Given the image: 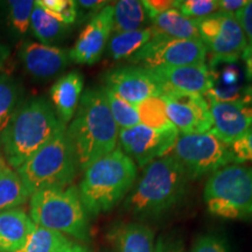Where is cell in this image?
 <instances>
[{
	"mask_svg": "<svg viewBox=\"0 0 252 252\" xmlns=\"http://www.w3.org/2000/svg\"><path fill=\"white\" fill-rule=\"evenodd\" d=\"M235 17L243 28L249 42H252V0H248V4L237 12Z\"/></svg>",
	"mask_w": 252,
	"mask_h": 252,
	"instance_id": "obj_37",
	"label": "cell"
},
{
	"mask_svg": "<svg viewBox=\"0 0 252 252\" xmlns=\"http://www.w3.org/2000/svg\"><path fill=\"white\" fill-rule=\"evenodd\" d=\"M208 102L213 118L209 133L224 144H232L252 128V96L226 102Z\"/></svg>",
	"mask_w": 252,
	"mask_h": 252,
	"instance_id": "obj_14",
	"label": "cell"
},
{
	"mask_svg": "<svg viewBox=\"0 0 252 252\" xmlns=\"http://www.w3.org/2000/svg\"><path fill=\"white\" fill-rule=\"evenodd\" d=\"M118 132L103 88L87 89L67 127L78 168L84 172L91 163L117 149Z\"/></svg>",
	"mask_w": 252,
	"mask_h": 252,
	"instance_id": "obj_2",
	"label": "cell"
},
{
	"mask_svg": "<svg viewBox=\"0 0 252 252\" xmlns=\"http://www.w3.org/2000/svg\"><path fill=\"white\" fill-rule=\"evenodd\" d=\"M35 223L19 208L0 212V252H18L26 243Z\"/></svg>",
	"mask_w": 252,
	"mask_h": 252,
	"instance_id": "obj_19",
	"label": "cell"
},
{
	"mask_svg": "<svg viewBox=\"0 0 252 252\" xmlns=\"http://www.w3.org/2000/svg\"><path fill=\"white\" fill-rule=\"evenodd\" d=\"M56 252H90V251L89 249L84 247V245L69 241L67 244L63 245V247L61 249H59Z\"/></svg>",
	"mask_w": 252,
	"mask_h": 252,
	"instance_id": "obj_41",
	"label": "cell"
},
{
	"mask_svg": "<svg viewBox=\"0 0 252 252\" xmlns=\"http://www.w3.org/2000/svg\"><path fill=\"white\" fill-rule=\"evenodd\" d=\"M24 88L17 78L0 74V134L23 104Z\"/></svg>",
	"mask_w": 252,
	"mask_h": 252,
	"instance_id": "obj_24",
	"label": "cell"
},
{
	"mask_svg": "<svg viewBox=\"0 0 252 252\" xmlns=\"http://www.w3.org/2000/svg\"><path fill=\"white\" fill-rule=\"evenodd\" d=\"M195 20L200 40L213 65L220 62L234 63L242 58L249 41L235 14L216 12Z\"/></svg>",
	"mask_w": 252,
	"mask_h": 252,
	"instance_id": "obj_9",
	"label": "cell"
},
{
	"mask_svg": "<svg viewBox=\"0 0 252 252\" xmlns=\"http://www.w3.org/2000/svg\"><path fill=\"white\" fill-rule=\"evenodd\" d=\"M116 243L118 252H154L156 237L149 225L131 222L117 229Z\"/></svg>",
	"mask_w": 252,
	"mask_h": 252,
	"instance_id": "obj_20",
	"label": "cell"
},
{
	"mask_svg": "<svg viewBox=\"0 0 252 252\" xmlns=\"http://www.w3.org/2000/svg\"><path fill=\"white\" fill-rule=\"evenodd\" d=\"M189 178L180 162L165 156L144 167L124 198V209L138 219H158L180 204L188 191Z\"/></svg>",
	"mask_w": 252,
	"mask_h": 252,
	"instance_id": "obj_1",
	"label": "cell"
},
{
	"mask_svg": "<svg viewBox=\"0 0 252 252\" xmlns=\"http://www.w3.org/2000/svg\"><path fill=\"white\" fill-rule=\"evenodd\" d=\"M235 163L252 162V128L229 145Z\"/></svg>",
	"mask_w": 252,
	"mask_h": 252,
	"instance_id": "obj_34",
	"label": "cell"
},
{
	"mask_svg": "<svg viewBox=\"0 0 252 252\" xmlns=\"http://www.w3.org/2000/svg\"><path fill=\"white\" fill-rule=\"evenodd\" d=\"M174 8L187 18L201 19L216 13L219 5L217 0H176Z\"/></svg>",
	"mask_w": 252,
	"mask_h": 252,
	"instance_id": "obj_32",
	"label": "cell"
},
{
	"mask_svg": "<svg viewBox=\"0 0 252 252\" xmlns=\"http://www.w3.org/2000/svg\"><path fill=\"white\" fill-rule=\"evenodd\" d=\"M9 53H11L9 52V47L0 43V70H1L2 67L5 65L6 61H7Z\"/></svg>",
	"mask_w": 252,
	"mask_h": 252,
	"instance_id": "obj_42",
	"label": "cell"
},
{
	"mask_svg": "<svg viewBox=\"0 0 252 252\" xmlns=\"http://www.w3.org/2000/svg\"><path fill=\"white\" fill-rule=\"evenodd\" d=\"M151 21L153 30L159 34L174 39L200 40L196 20L185 17L175 8L157 15Z\"/></svg>",
	"mask_w": 252,
	"mask_h": 252,
	"instance_id": "obj_21",
	"label": "cell"
},
{
	"mask_svg": "<svg viewBox=\"0 0 252 252\" xmlns=\"http://www.w3.org/2000/svg\"><path fill=\"white\" fill-rule=\"evenodd\" d=\"M137 176V165L121 147L91 163L78 186L88 215L97 216L113 209L130 193Z\"/></svg>",
	"mask_w": 252,
	"mask_h": 252,
	"instance_id": "obj_4",
	"label": "cell"
},
{
	"mask_svg": "<svg viewBox=\"0 0 252 252\" xmlns=\"http://www.w3.org/2000/svg\"><path fill=\"white\" fill-rule=\"evenodd\" d=\"M78 7H82L84 9H89V11H97V9H102L105 7V1H98V0H80L76 1Z\"/></svg>",
	"mask_w": 252,
	"mask_h": 252,
	"instance_id": "obj_40",
	"label": "cell"
},
{
	"mask_svg": "<svg viewBox=\"0 0 252 252\" xmlns=\"http://www.w3.org/2000/svg\"><path fill=\"white\" fill-rule=\"evenodd\" d=\"M68 242L69 239L61 232L35 224L26 243L18 252H56Z\"/></svg>",
	"mask_w": 252,
	"mask_h": 252,
	"instance_id": "obj_27",
	"label": "cell"
},
{
	"mask_svg": "<svg viewBox=\"0 0 252 252\" xmlns=\"http://www.w3.org/2000/svg\"><path fill=\"white\" fill-rule=\"evenodd\" d=\"M203 198L214 216L252 220V166L231 163L213 173L204 186Z\"/></svg>",
	"mask_w": 252,
	"mask_h": 252,
	"instance_id": "obj_7",
	"label": "cell"
},
{
	"mask_svg": "<svg viewBox=\"0 0 252 252\" xmlns=\"http://www.w3.org/2000/svg\"><path fill=\"white\" fill-rule=\"evenodd\" d=\"M190 252H232V250L224 236L209 232L196 238Z\"/></svg>",
	"mask_w": 252,
	"mask_h": 252,
	"instance_id": "obj_33",
	"label": "cell"
},
{
	"mask_svg": "<svg viewBox=\"0 0 252 252\" xmlns=\"http://www.w3.org/2000/svg\"><path fill=\"white\" fill-rule=\"evenodd\" d=\"M138 115H139L140 123L145 126L152 128H168L172 127V123L167 117L166 105L161 97H152L145 99L144 102L135 105Z\"/></svg>",
	"mask_w": 252,
	"mask_h": 252,
	"instance_id": "obj_29",
	"label": "cell"
},
{
	"mask_svg": "<svg viewBox=\"0 0 252 252\" xmlns=\"http://www.w3.org/2000/svg\"><path fill=\"white\" fill-rule=\"evenodd\" d=\"M104 94H105L106 103H108L110 112H111L116 124H117L119 130L124 128H131L134 126L141 124L139 115H138L137 109L125 99L121 98L118 94L112 93L108 88L102 87Z\"/></svg>",
	"mask_w": 252,
	"mask_h": 252,
	"instance_id": "obj_28",
	"label": "cell"
},
{
	"mask_svg": "<svg viewBox=\"0 0 252 252\" xmlns=\"http://www.w3.org/2000/svg\"><path fill=\"white\" fill-rule=\"evenodd\" d=\"M31 219L36 225L88 241L90 225L78 189L49 188L34 193L30 201Z\"/></svg>",
	"mask_w": 252,
	"mask_h": 252,
	"instance_id": "obj_6",
	"label": "cell"
},
{
	"mask_svg": "<svg viewBox=\"0 0 252 252\" xmlns=\"http://www.w3.org/2000/svg\"><path fill=\"white\" fill-rule=\"evenodd\" d=\"M47 13L65 26L76 21L78 14L77 2L74 0H39L35 1Z\"/></svg>",
	"mask_w": 252,
	"mask_h": 252,
	"instance_id": "obj_31",
	"label": "cell"
},
{
	"mask_svg": "<svg viewBox=\"0 0 252 252\" xmlns=\"http://www.w3.org/2000/svg\"><path fill=\"white\" fill-rule=\"evenodd\" d=\"M65 128L45 97L25 100L0 134L6 162L17 171Z\"/></svg>",
	"mask_w": 252,
	"mask_h": 252,
	"instance_id": "obj_3",
	"label": "cell"
},
{
	"mask_svg": "<svg viewBox=\"0 0 252 252\" xmlns=\"http://www.w3.org/2000/svg\"><path fill=\"white\" fill-rule=\"evenodd\" d=\"M32 0H11L7 1L8 23L18 34L27 33L31 27V17L34 8Z\"/></svg>",
	"mask_w": 252,
	"mask_h": 252,
	"instance_id": "obj_30",
	"label": "cell"
},
{
	"mask_svg": "<svg viewBox=\"0 0 252 252\" xmlns=\"http://www.w3.org/2000/svg\"><path fill=\"white\" fill-rule=\"evenodd\" d=\"M31 28L34 36L46 46H52V43L59 41L67 31L65 25L47 13L36 2H34V8L32 12Z\"/></svg>",
	"mask_w": 252,
	"mask_h": 252,
	"instance_id": "obj_26",
	"label": "cell"
},
{
	"mask_svg": "<svg viewBox=\"0 0 252 252\" xmlns=\"http://www.w3.org/2000/svg\"><path fill=\"white\" fill-rule=\"evenodd\" d=\"M153 27L141 28L138 31L113 33L108 42V53L115 61L128 60L144 47L154 35Z\"/></svg>",
	"mask_w": 252,
	"mask_h": 252,
	"instance_id": "obj_23",
	"label": "cell"
},
{
	"mask_svg": "<svg viewBox=\"0 0 252 252\" xmlns=\"http://www.w3.org/2000/svg\"><path fill=\"white\" fill-rule=\"evenodd\" d=\"M167 117L179 133H207L213 127L209 102L203 94L166 91Z\"/></svg>",
	"mask_w": 252,
	"mask_h": 252,
	"instance_id": "obj_12",
	"label": "cell"
},
{
	"mask_svg": "<svg viewBox=\"0 0 252 252\" xmlns=\"http://www.w3.org/2000/svg\"><path fill=\"white\" fill-rule=\"evenodd\" d=\"M171 154L184 167L189 178L198 179L235 163L229 145L209 132L179 133Z\"/></svg>",
	"mask_w": 252,
	"mask_h": 252,
	"instance_id": "obj_8",
	"label": "cell"
},
{
	"mask_svg": "<svg viewBox=\"0 0 252 252\" xmlns=\"http://www.w3.org/2000/svg\"><path fill=\"white\" fill-rule=\"evenodd\" d=\"M112 8L115 33L141 30L149 18L143 2L138 0H121Z\"/></svg>",
	"mask_w": 252,
	"mask_h": 252,
	"instance_id": "obj_25",
	"label": "cell"
},
{
	"mask_svg": "<svg viewBox=\"0 0 252 252\" xmlns=\"http://www.w3.org/2000/svg\"><path fill=\"white\" fill-rule=\"evenodd\" d=\"M83 84L81 72L70 71L60 77L50 89V99L54 105L53 108L64 125L74 118L82 97Z\"/></svg>",
	"mask_w": 252,
	"mask_h": 252,
	"instance_id": "obj_18",
	"label": "cell"
},
{
	"mask_svg": "<svg viewBox=\"0 0 252 252\" xmlns=\"http://www.w3.org/2000/svg\"><path fill=\"white\" fill-rule=\"evenodd\" d=\"M143 6L146 11L147 17L153 19L157 15L165 13L169 9L174 8V1L171 0H144Z\"/></svg>",
	"mask_w": 252,
	"mask_h": 252,
	"instance_id": "obj_36",
	"label": "cell"
},
{
	"mask_svg": "<svg viewBox=\"0 0 252 252\" xmlns=\"http://www.w3.org/2000/svg\"><path fill=\"white\" fill-rule=\"evenodd\" d=\"M113 32V8L106 5L91 18L72 48L70 61L77 64H94L102 58Z\"/></svg>",
	"mask_w": 252,
	"mask_h": 252,
	"instance_id": "obj_15",
	"label": "cell"
},
{
	"mask_svg": "<svg viewBox=\"0 0 252 252\" xmlns=\"http://www.w3.org/2000/svg\"><path fill=\"white\" fill-rule=\"evenodd\" d=\"M156 32V31H154ZM207 50L201 40H185L154 33L151 40L127 60L132 65L146 69L203 64Z\"/></svg>",
	"mask_w": 252,
	"mask_h": 252,
	"instance_id": "obj_10",
	"label": "cell"
},
{
	"mask_svg": "<svg viewBox=\"0 0 252 252\" xmlns=\"http://www.w3.org/2000/svg\"><path fill=\"white\" fill-rule=\"evenodd\" d=\"M154 252H185V243L178 234H166L156 241Z\"/></svg>",
	"mask_w": 252,
	"mask_h": 252,
	"instance_id": "obj_35",
	"label": "cell"
},
{
	"mask_svg": "<svg viewBox=\"0 0 252 252\" xmlns=\"http://www.w3.org/2000/svg\"><path fill=\"white\" fill-rule=\"evenodd\" d=\"M30 197L18 173L0 156V212L14 209Z\"/></svg>",
	"mask_w": 252,
	"mask_h": 252,
	"instance_id": "obj_22",
	"label": "cell"
},
{
	"mask_svg": "<svg viewBox=\"0 0 252 252\" xmlns=\"http://www.w3.org/2000/svg\"><path fill=\"white\" fill-rule=\"evenodd\" d=\"M247 4L248 0H217L219 11L230 14H236Z\"/></svg>",
	"mask_w": 252,
	"mask_h": 252,
	"instance_id": "obj_38",
	"label": "cell"
},
{
	"mask_svg": "<svg viewBox=\"0 0 252 252\" xmlns=\"http://www.w3.org/2000/svg\"><path fill=\"white\" fill-rule=\"evenodd\" d=\"M163 90L203 94L213 88L214 72L207 63L149 69Z\"/></svg>",
	"mask_w": 252,
	"mask_h": 252,
	"instance_id": "obj_16",
	"label": "cell"
},
{
	"mask_svg": "<svg viewBox=\"0 0 252 252\" xmlns=\"http://www.w3.org/2000/svg\"><path fill=\"white\" fill-rule=\"evenodd\" d=\"M242 60L245 63V67H247V74L249 80L252 81V42H249L247 48L242 54Z\"/></svg>",
	"mask_w": 252,
	"mask_h": 252,
	"instance_id": "obj_39",
	"label": "cell"
},
{
	"mask_svg": "<svg viewBox=\"0 0 252 252\" xmlns=\"http://www.w3.org/2000/svg\"><path fill=\"white\" fill-rule=\"evenodd\" d=\"M25 69L36 80H49L68 67L69 52L54 46L37 42H25L20 50Z\"/></svg>",
	"mask_w": 252,
	"mask_h": 252,
	"instance_id": "obj_17",
	"label": "cell"
},
{
	"mask_svg": "<svg viewBox=\"0 0 252 252\" xmlns=\"http://www.w3.org/2000/svg\"><path fill=\"white\" fill-rule=\"evenodd\" d=\"M104 83V87L134 106L145 99L161 97L165 94L152 72L139 65L113 68L105 72Z\"/></svg>",
	"mask_w": 252,
	"mask_h": 252,
	"instance_id": "obj_13",
	"label": "cell"
},
{
	"mask_svg": "<svg viewBox=\"0 0 252 252\" xmlns=\"http://www.w3.org/2000/svg\"><path fill=\"white\" fill-rule=\"evenodd\" d=\"M78 163L67 128L45 145L17 169L32 196L49 188H67L77 174Z\"/></svg>",
	"mask_w": 252,
	"mask_h": 252,
	"instance_id": "obj_5",
	"label": "cell"
},
{
	"mask_svg": "<svg viewBox=\"0 0 252 252\" xmlns=\"http://www.w3.org/2000/svg\"><path fill=\"white\" fill-rule=\"evenodd\" d=\"M178 137L179 131L174 126L158 130L139 124L118 132L121 150L140 168H144L154 160L168 156Z\"/></svg>",
	"mask_w": 252,
	"mask_h": 252,
	"instance_id": "obj_11",
	"label": "cell"
}]
</instances>
